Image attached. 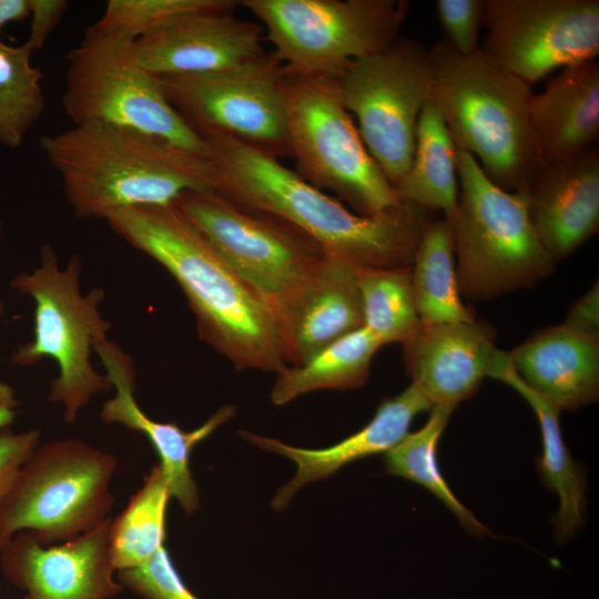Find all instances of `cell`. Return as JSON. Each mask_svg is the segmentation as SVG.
Listing matches in <instances>:
<instances>
[{"instance_id":"1","label":"cell","mask_w":599,"mask_h":599,"mask_svg":"<svg viewBox=\"0 0 599 599\" xmlns=\"http://www.w3.org/2000/svg\"><path fill=\"white\" fill-rule=\"evenodd\" d=\"M203 142L210 187L234 203L291 223L325 252L358 266H412L433 212L402 201L362 216L248 144L227 135Z\"/></svg>"},{"instance_id":"2","label":"cell","mask_w":599,"mask_h":599,"mask_svg":"<svg viewBox=\"0 0 599 599\" xmlns=\"http://www.w3.org/2000/svg\"><path fill=\"white\" fill-rule=\"evenodd\" d=\"M103 220L172 275L195 316L201 339L237 369L278 374L287 367L274 312L173 204L115 210Z\"/></svg>"},{"instance_id":"3","label":"cell","mask_w":599,"mask_h":599,"mask_svg":"<svg viewBox=\"0 0 599 599\" xmlns=\"http://www.w3.org/2000/svg\"><path fill=\"white\" fill-rule=\"evenodd\" d=\"M39 144L80 219L170 205L185 191L210 187L204 154L131 128L75 124Z\"/></svg>"},{"instance_id":"4","label":"cell","mask_w":599,"mask_h":599,"mask_svg":"<svg viewBox=\"0 0 599 599\" xmlns=\"http://www.w3.org/2000/svg\"><path fill=\"white\" fill-rule=\"evenodd\" d=\"M430 52L429 99L439 109L456 148L478 159L497 186L526 191L544 166L529 124L531 87L480 50L463 55L441 39Z\"/></svg>"},{"instance_id":"5","label":"cell","mask_w":599,"mask_h":599,"mask_svg":"<svg viewBox=\"0 0 599 599\" xmlns=\"http://www.w3.org/2000/svg\"><path fill=\"white\" fill-rule=\"evenodd\" d=\"M81 271L79 254L61 267L53 246L45 243L40 265L10 281L12 291L34 302L32 337L13 349L10 362L23 367L45 358L55 362L58 375L51 382L48 399L61 404L68 424L78 419L95 395L112 388L105 374L91 363L94 343L106 337L112 327L99 309L105 292L93 287L82 294Z\"/></svg>"},{"instance_id":"6","label":"cell","mask_w":599,"mask_h":599,"mask_svg":"<svg viewBox=\"0 0 599 599\" xmlns=\"http://www.w3.org/2000/svg\"><path fill=\"white\" fill-rule=\"evenodd\" d=\"M456 155L460 193L456 212L447 220L460 294L487 301L547 277L555 261L532 227L527 192L502 190L470 153L457 149Z\"/></svg>"},{"instance_id":"7","label":"cell","mask_w":599,"mask_h":599,"mask_svg":"<svg viewBox=\"0 0 599 599\" xmlns=\"http://www.w3.org/2000/svg\"><path fill=\"white\" fill-rule=\"evenodd\" d=\"M296 173L334 192L354 213L375 216L402 202L344 106L336 77L286 72L280 81Z\"/></svg>"},{"instance_id":"8","label":"cell","mask_w":599,"mask_h":599,"mask_svg":"<svg viewBox=\"0 0 599 599\" xmlns=\"http://www.w3.org/2000/svg\"><path fill=\"white\" fill-rule=\"evenodd\" d=\"M116 467L115 456L82 439L39 444L0 501V549L20 531L53 545L103 524L114 504Z\"/></svg>"},{"instance_id":"9","label":"cell","mask_w":599,"mask_h":599,"mask_svg":"<svg viewBox=\"0 0 599 599\" xmlns=\"http://www.w3.org/2000/svg\"><path fill=\"white\" fill-rule=\"evenodd\" d=\"M62 105L75 124L131 128L195 153L205 146L136 60L134 40L92 24L65 55Z\"/></svg>"},{"instance_id":"10","label":"cell","mask_w":599,"mask_h":599,"mask_svg":"<svg viewBox=\"0 0 599 599\" xmlns=\"http://www.w3.org/2000/svg\"><path fill=\"white\" fill-rule=\"evenodd\" d=\"M286 72L339 77L352 61L388 49L408 13L405 0H242Z\"/></svg>"},{"instance_id":"11","label":"cell","mask_w":599,"mask_h":599,"mask_svg":"<svg viewBox=\"0 0 599 599\" xmlns=\"http://www.w3.org/2000/svg\"><path fill=\"white\" fill-rule=\"evenodd\" d=\"M173 206L206 236L276 317L325 253L291 223L247 210L211 187L185 191Z\"/></svg>"},{"instance_id":"12","label":"cell","mask_w":599,"mask_h":599,"mask_svg":"<svg viewBox=\"0 0 599 599\" xmlns=\"http://www.w3.org/2000/svg\"><path fill=\"white\" fill-rule=\"evenodd\" d=\"M337 82L367 151L397 190L412 165L419 114L430 95V48L398 37L388 49L352 61Z\"/></svg>"},{"instance_id":"13","label":"cell","mask_w":599,"mask_h":599,"mask_svg":"<svg viewBox=\"0 0 599 599\" xmlns=\"http://www.w3.org/2000/svg\"><path fill=\"white\" fill-rule=\"evenodd\" d=\"M271 53L207 73L156 77L163 93L202 140L227 135L276 159L292 156L280 81Z\"/></svg>"},{"instance_id":"14","label":"cell","mask_w":599,"mask_h":599,"mask_svg":"<svg viewBox=\"0 0 599 599\" xmlns=\"http://www.w3.org/2000/svg\"><path fill=\"white\" fill-rule=\"evenodd\" d=\"M480 51L530 87L599 53L598 0H484Z\"/></svg>"},{"instance_id":"15","label":"cell","mask_w":599,"mask_h":599,"mask_svg":"<svg viewBox=\"0 0 599 599\" xmlns=\"http://www.w3.org/2000/svg\"><path fill=\"white\" fill-rule=\"evenodd\" d=\"M71 540L43 545L20 531L0 549L4 577L24 591L23 599H112L123 586L114 579L109 525Z\"/></svg>"},{"instance_id":"16","label":"cell","mask_w":599,"mask_h":599,"mask_svg":"<svg viewBox=\"0 0 599 599\" xmlns=\"http://www.w3.org/2000/svg\"><path fill=\"white\" fill-rule=\"evenodd\" d=\"M233 12L197 11L170 19L134 40L138 62L162 77L227 70L264 54L262 28Z\"/></svg>"},{"instance_id":"17","label":"cell","mask_w":599,"mask_h":599,"mask_svg":"<svg viewBox=\"0 0 599 599\" xmlns=\"http://www.w3.org/2000/svg\"><path fill=\"white\" fill-rule=\"evenodd\" d=\"M93 351L115 389L114 396L104 402L101 408V420L142 433L159 455V464L171 498L177 500L186 515L194 514L200 507V497L190 468L191 454L196 445L234 415V407L226 405L219 408L193 430H183L173 423L154 420L142 410L135 399L136 372L131 356L108 336L98 339Z\"/></svg>"},{"instance_id":"18","label":"cell","mask_w":599,"mask_h":599,"mask_svg":"<svg viewBox=\"0 0 599 599\" xmlns=\"http://www.w3.org/2000/svg\"><path fill=\"white\" fill-rule=\"evenodd\" d=\"M358 265L327 252L277 317L286 363L302 365L364 326Z\"/></svg>"},{"instance_id":"19","label":"cell","mask_w":599,"mask_h":599,"mask_svg":"<svg viewBox=\"0 0 599 599\" xmlns=\"http://www.w3.org/2000/svg\"><path fill=\"white\" fill-rule=\"evenodd\" d=\"M407 374L435 405L456 407L486 377L496 349L494 329L481 322L422 324L404 345Z\"/></svg>"},{"instance_id":"20","label":"cell","mask_w":599,"mask_h":599,"mask_svg":"<svg viewBox=\"0 0 599 599\" xmlns=\"http://www.w3.org/2000/svg\"><path fill=\"white\" fill-rule=\"evenodd\" d=\"M537 237L557 263L599 229V149L568 162L544 165L526 190Z\"/></svg>"},{"instance_id":"21","label":"cell","mask_w":599,"mask_h":599,"mask_svg":"<svg viewBox=\"0 0 599 599\" xmlns=\"http://www.w3.org/2000/svg\"><path fill=\"white\" fill-rule=\"evenodd\" d=\"M432 407L420 389L410 383L398 395L383 400L363 428L325 448L291 446L250 432H241V436L256 447L285 456L296 464L295 476L280 488L272 501L275 509L282 510L304 485L326 479L353 461L392 449L408 433L415 416Z\"/></svg>"},{"instance_id":"22","label":"cell","mask_w":599,"mask_h":599,"mask_svg":"<svg viewBox=\"0 0 599 599\" xmlns=\"http://www.w3.org/2000/svg\"><path fill=\"white\" fill-rule=\"evenodd\" d=\"M529 124L544 165L568 162L599 138V63L565 67L539 93H530Z\"/></svg>"},{"instance_id":"23","label":"cell","mask_w":599,"mask_h":599,"mask_svg":"<svg viewBox=\"0 0 599 599\" xmlns=\"http://www.w3.org/2000/svg\"><path fill=\"white\" fill-rule=\"evenodd\" d=\"M508 355L520 378L559 410L598 399L599 336L564 324L548 326Z\"/></svg>"},{"instance_id":"24","label":"cell","mask_w":599,"mask_h":599,"mask_svg":"<svg viewBox=\"0 0 599 599\" xmlns=\"http://www.w3.org/2000/svg\"><path fill=\"white\" fill-rule=\"evenodd\" d=\"M486 376L515 389L535 412L539 423L542 454L537 461L544 484L559 498L554 517L555 540L562 544L580 530L587 509L586 476L565 444L560 410L528 386L515 370L507 352L495 349Z\"/></svg>"},{"instance_id":"25","label":"cell","mask_w":599,"mask_h":599,"mask_svg":"<svg viewBox=\"0 0 599 599\" xmlns=\"http://www.w3.org/2000/svg\"><path fill=\"white\" fill-rule=\"evenodd\" d=\"M456 150L439 109L428 99L419 114L412 165L397 187L400 200L450 219L458 203Z\"/></svg>"},{"instance_id":"26","label":"cell","mask_w":599,"mask_h":599,"mask_svg":"<svg viewBox=\"0 0 599 599\" xmlns=\"http://www.w3.org/2000/svg\"><path fill=\"white\" fill-rule=\"evenodd\" d=\"M450 222L430 217L416 250L412 287L422 324L474 321L460 300Z\"/></svg>"},{"instance_id":"27","label":"cell","mask_w":599,"mask_h":599,"mask_svg":"<svg viewBox=\"0 0 599 599\" xmlns=\"http://www.w3.org/2000/svg\"><path fill=\"white\" fill-rule=\"evenodd\" d=\"M383 344L361 327L327 345L302 365L286 367L277 374L271 390L276 406L298 396L322 389L346 390L363 386L372 361Z\"/></svg>"},{"instance_id":"28","label":"cell","mask_w":599,"mask_h":599,"mask_svg":"<svg viewBox=\"0 0 599 599\" xmlns=\"http://www.w3.org/2000/svg\"><path fill=\"white\" fill-rule=\"evenodd\" d=\"M170 498L165 476L156 464L123 511L110 520V555L116 572L145 564L165 546Z\"/></svg>"},{"instance_id":"29","label":"cell","mask_w":599,"mask_h":599,"mask_svg":"<svg viewBox=\"0 0 599 599\" xmlns=\"http://www.w3.org/2000/svg\"><path fill=\"white\" fill-rule=\"evenodd\" d=\"M453 410L454 407L450 406H433L422 428L407 433L397 445L385 453V471L420 485L437 497L468 532L484 536L489 534L488 529L458 500L438 465V443Z\"/></svg>"},{"instance_id":"30","label":"cell","mask_w":599,"mask_h":599,"mask_svg":"<svg viewBox=\"0 0 599 599\" xmlns=\"http://www.w3.org/2000/svg\"><path fill=\"white\" fill-rule=\"evenodd\" d=\"M364 326L383 344L408 342L422 325L409 267H359Z\"/></svg>"},{"instance_id":"31","label":"cell","mask_w":599,"mask_h":599,"mask_svg":"<svg viewBox=\"0 0 599 599\" xmlns=\"http://www.w3.org/2000/svg\"><path fill=\"white\" fill-rule=\"evenodd\" d=\"M24 44L0 39V144L18 149L44 111L43 73Z\"/></svg>"},{"instance_id":"32","label":"cell","mask_w":599,"mask_h":599,"mask_svg":"<svg viewBox=\"0 0 599 599\" xmlns=\"http://www.w3.org/2000/svg\"><path fill=\"white\" fill-rule=\"evenodd\" d=\"M238 6L235 0H110L94 24L135 40L175 17L209 10L234 11Z\"/></svg>"},{"instance_id":"33","label":"cell","mask_w":599,"mask_h":599,"mask_svg":"<svg viewBox=\"0 0 599 599\" xmlns=\"http://www.w3.org/2000/svg\"><path fill=\"white\" fill-rule=\"evenodd\" d=\"M118 580L146 599H199L182 580L165 546L145 564L119 571Z\"/></svg>"},{"instance_id":"34","label":"cell","mask_w":599,"mask_h":599,"mask_svg":"<svg viewBox=\"0 0 599 599\" xmlns=\"http://www.w3.org/2000/svg\"><path fill=\"white\" fill-rule=\"evenodd\" d=\"M484 0H438L436 13L444 40L458 53L470 55L480 50Z\"/></svg>"},{"instance_id":"35","label":"cell","mask_w":599,"mask_h":599,"mask_svg":"<svg viewBox=\"0 0 599 599\" xmlns=\"http://www.w3.org/2000/svg\"><path fill=\"white\" fill-rule=\"evenodd\" d=\"M40 429L0 432V501L8 494L24 461L40 444Z\"/></svg>"},{"instance_id":"36","label":"cell","mask_w":599,"mask_h":599,"mask_svg":"<svg viewBox=\"0 0 599 599\" xmlns=\"http://www.w3.org/2000/svg\"><path fill=\"white\" fill-rule=\"evenodd\" d=\"M65 0H29L30 33L23 43L32 52L41 50L69 9Z\"/></svg>"},{"instance_id":"37","label":"cell","mask_w":599,"mask_h":599,"mask_svg":"<svg viewBox=\"0 0 599 599\" xmlns=\"http://www.w3.org/2000/svg\"><path fill=\"white\" fill-rule=\"evenodd\" d=\"M564 325L577 332L599 336L598 282L570 307Z\"/></svg>"},{"instance_id":"38","label":"cell","mask_w":599,"mask_h":599,"mask_svg":"<svg viewBox=\"0 0 599 599\" xmlns=\"http://www.w3.org/2000/svg\"><path fill=\"white\" fill-rule=\"evenodd\" d=\"M19 400L14 388L0 378V432L16 420Z\"/></svg>"},{"instance_id":"39","label":"cell","mask_w":599,"mask_h":599,"mask_svg":"<svg viewBox=\"0 0 599 599\" xmlns=\"http://www.w3.org/2000/svg\"><path fill=\"white\" fill-rule=\"evenodd\" d=\"M29 17V0H0V31L10 23Z\"/></svg>"},{"instance_id":"40","label":"cell","mask_w":599,"mask_h":599,"mask_svg":"<svg viewBox=\"0 0 599 599\" xmlns=\"http://www.w3.org/2000/svg\"><path fill=\"white\" fill-rule=\"evenodd\" d=\"M1 238H2V222L0 220V241ZM4 313H6V303L0 296V319L3 317Z\"/></svg>"}]
</instances>
